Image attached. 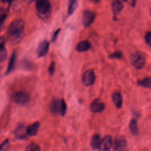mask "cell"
I'll return each instance as SVG.
<instances>
[{"instance_id":"1","label":"cell","mask_w":151,"mask_h":151,"mask_svg":"<svg viewBox=\"0 0 151 151\" xmlns=\"http://www.w3.org/2000/svg\"><path fill=\"white\" fill-rule=\"evenodd\" d=\"M25 27V22L21 19L14 20L8 28L9 39L11 43L17 44L19 42L23 37V31Z\"/></svg>"},{"instance_id":"2","label":"cell","mask_w":151,"mask_h":151,"mask_svg":"<svg viewBox=\"0 0 151 151\" xmlns=\"http://www.w3.org/2000/svg\"><path fill=\"white\" fill-rule=\"evenodd\" d=\"M35 9L38 17L41 19H48L51 15V5L49 0H36Z\"/></svg>"},{"instance_id":"3","label":"cell","mask_w":151,"mask_h":151,"mask_svg":"<svg viewBox=\"0 0 151 151\" xmlns=\"http://www.w3.org/2000/svg\"><path fill=\"white\" fill-rule=\"evenodd\" d=\"M129 60L132 66L137 70L143 68L146 61L145 55L141 51H135L132 53Z\"/></svg>"},{"instance_id":"4","label":"cell","mask_w":151,"mask_h":151,"mask_svg":"<svg viewBox=\"0 0 151 151\" xmlns=\"http://www.w3.org/2000/svg\"><path fill=\"white\" fill-rule=\"evenodd\" d=\"M12 99L15 103L19 105H25L29 101L30 96L25 91H19L14 93Z\"/></svg>"},{"instance_id":"5","label":"cell","mask_w":151,"mask_h":151,"mask_svg":"<svg viewBox=\"0 0 151 151\" xmlns=\"http://www.w3.org/2000/svg\"><path fill=\"white\" fill-rule=\"evenodd\" d=\"M96 76L93 69L87 70L83 74L82 77V81L84 86H91L95 82Z\"/></svg>"},{"instance_id":"6","label":"cell","mask_w":151,"mask_h":151,"mask_svg":"<svg viewBox=\"0 0 151 151\" xmlns=\"http://www.w3.org/2000/svg\"><path fill=\"white\" fill-rule=\"evenodd\" d=\"M96 14L94 12L89 9H86L83 14V24L84 27H88L94 22Z\"/></svg>"},{"instance_id":"7","label":"cell","mask_w":151,"mask_h":151,"mask_svg":"<svg viewBox=\"0 0 151 151\" xmlns=\"http://www.w3.org/2000/svg\"><path fill=\"white\" fill-rule=\"evenodd\" d=\"M114 150H124L127 148V142L123 136H117L113 142Z\"/></svg>"},{"instance_id":"8","label":"cell","mask_w":151,"mask_h":151,"mask_svg":"<svg viewBox=\"0 0 151 151\" xmlns=\"http://www.w3.org/2000/svg\"><path fill=\"white\" fill-rule=\"evenodd\" d=\"M50 43L47 40L42 41L38 45L37 49V54L38 57H42L45 56L49 49Z\"/></svg>"},{"instance_id":"9","label":"cell","mask_w":151,"mask_h":151,"mask_svg":"<svg viewBox=\"0 0 151 151\" xmlns=\"http://www.w3.org/2000/svg\"><path fill=\"white\" fill-rule=\"evenodd\" d=\"M90 109L93 113H101L105 109V104L101 101L100 99H96L91 103Z\"/></svg>"},{"instance_id":"10","label":"cell","mask_w":151,"mask_h":151,"mask_svg":"<svg viewBox=\"0 0 151 151\" xmlns=\"http://www.w3.org/2000/svg\"><path fill=\"white\" fill-rule=\"evenodd\" d=\"M62 103V99H52L49 105V108L51 113L53 114H57L60 113L61 106Z\"/></svg>"},{"instance_id":"11","label":"cell","mask_w":151,"mask_h":151,"mask_svg":"<svg viewBox=\"0 0 151 151\" xmlns=\"http://www.w3.org/2000/svg\"><path fill=\"white\" fill-rule=\"evenodd\" d=\"M113 145L112 138L110 135H106L102 140H101V145L100 149L102 150H110Z\"/></svg>"},{"instance_id":"12","label":"cell","mask_w":151,"mask_h":151,"mask_svg":"<svg viewBox=\"0 0 151 151\" xmlns=\"http://www.w3.org/2000/svg\"><path fill=\"white\" fill-rule=\"evenodd\" d=\"M40 126V124L38 122H34L29 124V126H28L26 128L27 134H28L29 136H35L38 133Z\"/></svg>"},{"instance_id":"13","label":"cell","mask_w":151,"mask_h":151,"mask_svg":"<svg viewBox=\"0 0 151 151\" xmlns=\"http://www.w3.org/2000/svg\"><path fill=\"white\" fill-rule=\"evenodd\" d=\"M123 5L119 0H112L111 2V9L114 17L118 15L123 9Z\"/></svg>"},{"instance_id":"14","label":"cell","mask_w":151,"mask_h":151,"mask_svg":"<svg viewBox=\"0 0 151 151\" xmlns=\"http://www.w3.org/2000/svg\"><path fill=\"white\" fill-rule=\"evenodd\" d=\"M91 43L88 40L80 41L76 45V50L78 52H86L91 48Z\"/></svg>"},{"instance_id":"15","label":"cell","mask_w":151,"mask_h":151,"mask_svg":"<svg viewBox=\"0 0 151 151\" xmlns=\"http://www.w3.org/2000/svg\"><path fill=\"white\" fill-rule=\"evenodd\" d=\"M112 101L116 107L117 109H120L122 106L123 103V98L122 94L119 92H114L111 95Z\"/></svg>"},{"instance_id":"16","label":"cell","mask_w":151,"mask_h":151,"mask_svg":"<svg viewBox=\"0 0 151 151\" xmlns=\"http://www.w3.org/2000/svg\"><path fill=\"white\" fill-rule=\"evenodd\" d=\"M101 145L100 137L98 134H94L91 139L90 146L94 150L100 149Z\"/></svg>"},{"instance_id":"17","label":"cell","mask_w":151,"mask_h":151,"mask_svg":"<svg viewBox=\"0 0 151 151\" xmlns=\"http://www.w3.org/2000/svg\"><path fill=\"white\" fill-rule=\"evenodd\" d=\"M16 58H17L16 54H15V52H14L12 53V54L11 55V56L10 57V59L9 60L8 67H7L6 73H5L6 75L9 74L14 69L15 65V61H16Z\"/></svg>"},{"instance_id":"18","label":"cell","mask_w":151,"mask_h":151,"mask_svg":"<svg viewBox=\"0 0 151 151\" xmlns=\"http://www.w3.org/2000/svg\"><path fill=\"white\" fill-rule=\"evenodd\" d=\"M15 135L19 139H24L26 134H27V132H26V128L23 125H20L15 130Z\"/></svg>"},{"instance_id":"19","label":"cell","mask_w":151,"mask_h":151,"mask_svg":"<svg viewBox=\"0 0 151 151\" xmlns=\"http://www.w3.org/2000/svg\"><path fill=\"white\" fill-rule=\"evenodd\" d=\"M129 129L131 133L134 136L138 134V127L137 121L134 119H131L129 123Z\"/></svg>"},{"instance_id":"20","label":"cell","mask_w":151,"mask_h":151,"mask_svg":"<svg viewBox=\"0 0 151 151\" xmlns=\"http://www.w3.org/2000/svg\"><path fill=\"white\" fill-rule=\"evenodd\" d=\"M137 84L142 87L150 88L151 87V78L150 77H146L142 80H139Z\"/></svg>"},{"instance_id":"21","label":"cell","mask_w":151,"mask_h":151,"mask_svg":"<svg viewBox=\"0 0 151 151\" xmlns=\"http://www.w3.org/2000/svg\"><path fill=\"white\" fill-rule=\"evenodd\" d=\"M77 6V0H70L68 8V15H71L76 9Z\"/></svg>"},{"instance_id":"22","label":"cell","mask_w":151,"mask_h":151,"mask_svg":"<svg viewBox=\"0 0 151 151\" xmlns=\"http://www.w3.org/2000/svg\"><path fill=\"white\" fill-rule=\"evenodd\" d=\"M25 150L27 151H40L41 149L38 145L34 143H32L26 147Z\"/></svg>"},{"instance_id":"23","label":"cell","mask_w":151,"mask_h":151,"mask_svg":"<svg viewBox=\"0 0 151 151\" xmlns=\"http://www.w3.org/2000/svg\"><path fill=\"white\" fill-rule=\"evenodd\" d=\"M7 57V51L4 47L0 48V62L4 61Z\"/></svg>"},{"instance_id":"24","label":"cell","mask_w":151,"mask_h":151,"mask_svg":"<svg viewBox=\"0 0 151 151\" xmlns=\"http://www.w3.org/2000/svg\"><path fill=\"white\" fill-rule=\"evenodd\" d=\"M123 57V54L120 51H116L114 52H113L109 55V58H117V59H120Z\"/></svg>"},{"instance_id":"25","label":"cell","mask_w":151,"mask_h":151,"mask_svg":"<svg viewBox=\"0 0 151 151\" xmlns=\"http://www.w3.org/2000/svg\"><path fill=\"white\" fill-rule=\"evenodd\" d=\"M66 112H67V105L65 101L63 99H62V103H61L60 114L61 116H64L66 114Z\"/></svg>"},{"instance_id":"26","label":"cell","mask_w":151,"mask_h":151,"mask_svg":"<svg viewBox=\"0 0 151 151\" xmlns=\"http://www.w3.org/2000/svg\"><path fill=\"white\" fill-rule=\"evenodd\" d=\"M55 63L54 61H52L50 63V65L48 68V71L50 74V76H52L54 74V73H55Z\"/></svg>"},{"instance_id":"27","label":"cell","mask_w":151,"mask_h":151,"mask_svg":"<svg viewBox=\"0 0 151 151\" xmlns=\"http://www.w3.org/2000/svg\"><path fill=\"white\" fill-rule=\"evenodd\" d=\"M145 40L146 42L150 46V42H151V32L150 31H149L148 32H147L145 36Z\"/></svg>"},{"instance_id":"28","label":"cell","mask_w":151,"mask_h":151,"mask_svg":"<svg viewBox=\"0 0 151 151\" xmlns=\"http://www.w3.org/2000/svg\"><path fill=\"white\" fill-rule=\"evenodd\" d=\"M60 30H61V29H60V28H58V29H57L54 32V33L53 34V35H52V38H51V41H52V42H54V41L57 40V37H58V34H59Z\"/></svg>"},{"instance_id":"29","label":"cell","mask_w":151,"mask_h":151,"mask_svg":"<svg viewBox=\"0 0 151 151\" xmlns=\"http://www.w3.org/2000/svg\"><path fill=\"white\" fill-rule=\"evenodd\" d=\"M22 66L26 68V69H30L32 65L31 64V63L30 62H29L28 61H24L23 62V64H22Z\"/></svg>"},{"instance_id":"30","label":"cell","mask_w":151,"mask_h":151,"mask_svg":"<svg viewBox=\"0 0 151 151\" xmlns=\"http://www.w3.org/2000/svg\"><path fill=\"white\" fill-rule=\"evenodd\" d=\"M5 38L4 37H0V48H2L5 47Z\"/></svg>"},{"instance_id":"31","label":"cell","mask_w":151,"mask_h":151,"mask_svg":"<svg viewBox=\"0 0 151 151\" xmlns=\"http://www.w3.org/2000/svg\"><path fill=\"white\" fill-rule=\"evenodd\" d=\"M8 143V140L5 141V142L3 143V144H2V145L0 146V149H3L4 148V147H5L4 146L6 145Z\"/></svg>"},{"instance_id":"32","label":"cell","mask_w":151,"mask_h":151,"mask_svg":"<svg viewBox=\"0 0 151 151\" xmlns=\"http://www.w3.org/2000/svg\"><path fill=\"white\" fill-rule=\"evenodd\" d=\"M92 1H93V2H98L99 0H91Z\"/></svg>"},{"instance_id":"33","label":"cell","mask_w":151,"mask_h":151,"mask_svg":"<svg viewBox=\"0 0 151 151\" xmlns=\"http://www.w3.org/2000/svg\"><path fill=\"white\" fill-rule=\"evenodd\" d=\"M121 1H122L124 2H127L128 0H121Z\"/></svg>"},{"instance_id":"34","label":"cell","mask_w":151,"mask_h":151,"mask_svg":"<svg viewBox=\"0 0 151 151\" xmlns=\"http://www.w3.org/2000/svg\"><path fill=\"white\" fill-rule=\"evenodd\" d=\"M2 1H4V2H5V1H8V0H2Z\"/></svg>"}]
</instances>
